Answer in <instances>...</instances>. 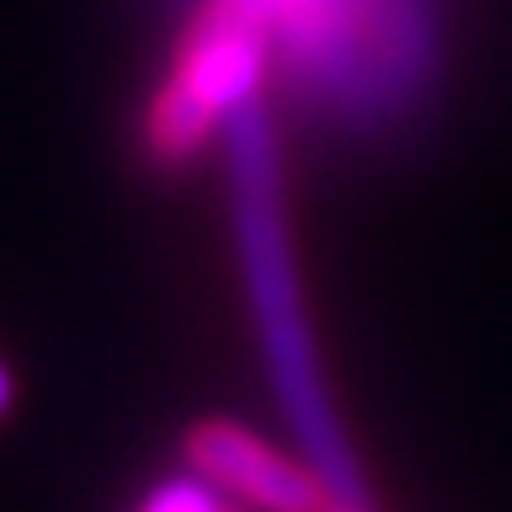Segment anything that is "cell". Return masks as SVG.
I'll return each mask as SVG.
<instances>
[{
  "instance_id": "obj_1",
  "label": "cell",
  "mask_w": 512,
  "mask_h": 512,
  "mask_svg": "<svg viewBox=\"0 0 512 512\" xmlns=\"http://www.w3.org/2000/svg\"><path fill=\"white\" fill-rule=\"evenodd\" d=\"M224 160H229V204H234V239L244 294L254 314L259 358L274 388V403L299 443V458L319 473L334 503H368L358 458L348 448L334 393L319 368V348L309 329L289 214H284V174H279V130L264 100H249L224 125Z\"/></svg>"
},
{
  "instance_id": "obj_2",
  "label": "cell",
  "mask_w": 512,
  "mask_h": 512,
  "mask_svg": "<svg viewBox=\"0 0 512 512\" xmlns=\"http://www.w3.org/2000/svg\"><path fill=\"white\" fill-rule=\"evenodd\" d=\"M274 65L319 120L393 130L438 90L443 0H279Z\"/></svg>"
},
{
  "instance_id": "obj_3",
  "label": "cell",
  "mask_w": 512,
  "mask_h": 512,
  "mask_svg": "<svg viewBox=\"0 0 512 512\" xmlns=\"http://www.w3.org/2000/svg\"><path fill=\"white\" fill-rule=\"evenodd\" d=\"M279 0H204L189 20L170 75L145 110V150L155 165H189L224 125L264 100L259 85L274 65Z\"/></svg>"
},
{
  "instance_id": "obj_4",
  "label": "cell",
  "mask_w": 512,
  "mask_h": 512,
  "mask_svg": "<svg viewBox=\"0 0 512 512\" xmlns=\"http://www.w3.org/2000/svg\"><path fill=\"white\" fill-rule=\"evenodd\" d=\"M184 473L249 512H324L334 498L304 458H289L244 423L204 418L184 438Z\"/></svg>"
},
{
  "instance_id": "obj_5",
  "label": "cell",
  "mask_w": 512,
  "mask_h": 512,
  "mask_svg": "<svg viewBox=\"0 0 512 512\" xmlns=\"http://www.w3.org/2000/svg\"><path fill=\"white\" fill-rule=\"evenodd\" d=\"M135 512H239V508L224 503V498H219L209 483H199L194 473H179V478L155 483V488L140 498Z\"/></svg>"
},
{
  "instance_id": "obj_6",
  "label": "cell",
  "mask_w": 512,
  "mask_h": 512,
  "mask_svg": "<svg viewBox=\"0 0 512 512\" xmlns=\"http://www.w3.org/2000/svg\"><path fill=\"white\" fill-rule=\"evenodd\" d=\"M10 403H15V378H10V368L0 363V418L10 413Z\"/></svg>"
},
{
  "instance_id": "obj_7",
  "label": "cell",
  "mask_w": 512,
  "mask_h": 512,
  "mask_svg": "<svg viewBox=\"0 0 512 512\" xmlns=\"http://www.w3.org/2000/svg\"><path fill=\"white\" fill-rule=\"evenodd\" d=\"M324 512H368V503H329Z\"/></svg>"
}]
</instances>
